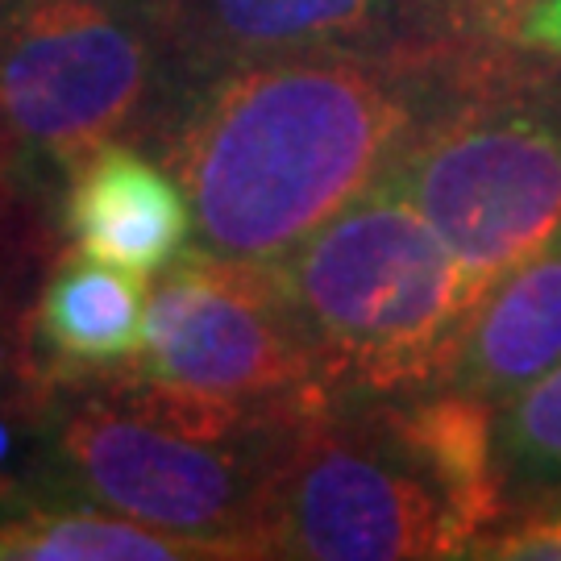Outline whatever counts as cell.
Instances as JSON below:
<instances>
[{
	"label": "cell",
	"mask_w": 561,
	"mask_h": 561,
	"mask_svg": "<svg viewBox=\"0 0 561 561\" xmlns=\"http://www.w3.org/2000/svg\"><path fill=\"white\" fill-rule=\"evenodd\" d=\"M0 507H4V503H0Z\"/></svg>",
	"instance_id": "cell-19"
},
{
	"label": "cell",
	"mask_w": 561,
	"mask_h": 561,
	"mask_svg": "<svg viewBox=\"0 0 561 561\" xmlns=\"http://www.w3.org/2000/svg\"><path fill=\"white\" fill-rule=\"evenodd\" d=\"M512 46L541 59H561V0H533L512 30Z\"/></svg>",
	"instance_id": "cell-16"
},
{
	"label": "cell",
	"mask_w": 561,
	"mask_h": 561,
	"mask_svg": "<svg viewBox=\"0 0 561 561\" xmlns=\"http://www.w3.org/2000/svg\"><path fill=\"white\" fill-rule=\"evenodd\" d=\"M466 558L491 561H561V491L545 500L512 507L500 524H491Z\"/></svg>",
	"instance_id": "cell-14"
},
{
	"label": "cell",
	"mask_w": 561,
	"mask_h": 561,
	"mask_svg": "<svg viewBox=\"0 0 561 561\" xmlns=\"http://www.w3.org/2000/svg\"><path fill=\"white\" fill-rule=\"evenodd\" d=\"M129 370L213 400L304 408L324 403L275 262L183 250L146 296L141 350Z\"/></svg>",
	"instance_id": "cell-7"
},
{
	"label": "cell",
	"mask_w": 561,
	"mask_h": 561,
	"mask_svg": "<svg viewBox=\"0 0 561 561\" xmlns=\"http://www.w3.org/2000/svg\"><path fill=\"white\" fill-rule=\"evenodd\" d=\"M382 183L421 213L482 296L561 229V96L479 59Z\"/></svg>",
	"instance_id": "cell-6"
},
{
	"label": "cell",
	"mask_w": 561,
	"mask_h": 561,
	"mask_svg": "<svg viewBox=\"0 0 561 561\" xmlns=\"http://www.w3.org/2000/svg\"><path fill=\"white\" fill-rule=\"evenodd\" d=\"M146 291L117 266L71 254L42 283L34 304V341L46 354V382L121 370L138 358Z\"/></svg>",
	"instance_id": "cell-11"
},
{
	"label": "cell",
	"mask_w": 561,
	"mask_h": 561,
	"mask_svg": "<svg viewBox=\"0 0 561 561\" xmlns=\"http://www.w3.org/2000/svg\"><path fill=\"white\" fill-rule=\"evenodd\" d=\"M4 187H9V154L0 146V208H4Z\"/></svg>",
	"instance_id": "cell-17"
},
{
	"label": "cell",
	"mask_w": 561,
	"mask_h": 561,
	"mask_svg": "<svg viewBox=\"0 0 561 561\" xmlns=\"http://www.w3.org/2000/svg\"><path fill=\"white\" fill-rule=\"evenodd\" d=\"M183 96L229 67L296 55L454 59L445 0H159Z\"/></svg>",
	"instance_id": "cell-8"
},
{
	"label": "cell",
	"mask_w": 561,
	"mask_h": 561,
	"mask_svg": "<svg viewBox=\"0 0 561 561\" xmlns=\"http://www.w3.org/2000/svg\"><path fill=\"white\" fill-rule=\"evenodd\" d=\"M329 400L442 387L482 291L387 183L275 262Z\"/></svg>",
	"instance_id": "cell-4"
},
{
	"label": "cell",
	"mask_w": 561,
	"mask_h": 561,
	"mask_svg": "<svg viewBox=\"0 0 561 561\" xmlns=\"http://www.w3.org/2000/svg\"><path fill=\"white\" fill-rule=\"evenodd\" d=\"M495 461L507 512L561 491V362L495 408Z\"/></svg>",
	"instance_id": "cell-13"
},
{
	"label": "cell",
	"mask_w": 561,
	"mask_h": 561,
	"mask_svg": "<svg viewBox=\"0 0 561 561\" xmlns=\"http://www.w3.org/2000/svg\"><path fill=\"white\" fill-rule=\"evenodd\" d=\"M486 59L296 55L196 83L159 134L196 250L279 262L387 175L421 121Z\"/></svg>",
	"instance_id": "cell-1"
},
{
	"label": "cell",
	"mask_w": 561,
	"mask_h": 561,
	"mask_svg": "<svg viewBox=\"0 0 561 561\" xmlns=\"http://www.w3.org/2000/svg\"><path fill=\"white\" fill-rule=\"evenodd\" d=\"M507 516L495 408L458 387L329 400L300 412L250 537L254 558H466Z\"/></svg>",
	"instance_id": "cell-2"
},
{
	"label": "cell",
	"mask_w": 561,
	"mask_h": 561,
	"mask_svg": "<svg viewBox=\"0 0 561 561\" xmlns=\"http://www.w3.org/2000/svg\"><path fill=\"white\" fill-rule=\"evenodd\" d=\"M308 408L192 396L129 366L50 382L46 454L62 495L175 533L213 558H254L250 537L283 433Z\"/></svg>",
	"instance_id": "cell-3"
},
{
	"label": "cell",
	"mask_w": 561,
	"mask_h": 561,
	"mask_svg": "<svg viewBox=\"0 0 561 561\" xmlns=\"http://www.w3.org/2000/svg\"><path fill=\"white\" fill-rule=\"evenodd\" d=\"M62 225L76 254L134 279L162 275L192 241V208L180 180L129 141L104 146L67 171Z\"/></svg>",
	"instance_id": "cell-9"
},
{
	"label": "cell",
	"mask_w": 561,
	"mask_h": 561,
	"mask_svg": "<svg viewBox=\"0 0 561 561\" xmlns=\"http://www.w3.org/2000/svg\"><path fill=\"white\" fill-rule=\"evenodd\" d=\"M4 4H9V0H0V9H4Z\"/></svg>",
	"instance_id": "cell-18"
},
{
	"label": "cell",
	"mask_w": 561,
	"mask_h": 561,
	"mask_svg": "<svg viewBox=\"0 0 561 561\" xmlns=\"http://www.w3.org/2000/svg\"><path fill=\"white\" fill-rule=\"evenodd\" d=\"M183 80L159 0H9L0 146L59 171L117 141H159Z\"/></svg>",
	"instance_id": "cell-5"
},
{
	"label": "cell",
	"mask_w": 561,
	"mask_h": 561,
	"mask_svg": "<svg viewBox=\"0 0 561 561\" xmlns=\"http://www.w3.org/2000/svg\"><path fill=\"white\" fill-rule=\"evenodd\" d=\"M213 549L96 503H34L0 520V561H187Z\"/></svg>",
	"instance_id": "cell-12"
},
{
	"label": "cell",
	"mask_w": 561,
	"mask_h": 561,
	"mask_svg": "<svg viewBox=\"0 0 561 561\" xmlns=\"http://www.w3.org/2000/svg\"><path fill=\"white\" fill-rule=\"evenodd\" d=\"M533 0H445L454 38L466 50H495L512 46V30Z\"/></svg>",
	"instance_id": "cell-15"
},
{
	"label": "cell",
	"mask_w": 561,
	"mask_h": 561,
	"mask_svg": "<svg viewBox=\"0 0 561 561\" xmlns=\"http://www.w3.org/2000/svg\"><path fill=\"white\" fill-rule=\"evenodd\" d=\"M561 362V229L486 287L442 387L500 408Z\"/></svg>",
	"instance_id": "cell-10"
}]
</instances>
